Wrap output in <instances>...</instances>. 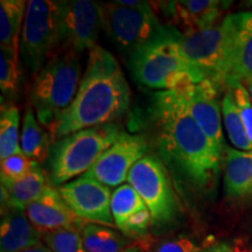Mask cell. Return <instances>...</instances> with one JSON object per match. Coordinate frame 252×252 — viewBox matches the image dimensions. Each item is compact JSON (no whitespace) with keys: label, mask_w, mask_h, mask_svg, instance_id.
Wrapping results in <instances>:
<instances>
[{"label":"cell","mask_w":252,"mask_h":252,"mask_svg":"<svg viewBox=\"0 0 252 252\" xmlns=\"http://www.w3.org/2000/svg\"><path fill=\"white\" fill-rule=\"evenodd\" d=\"M151 117L162 157L196 188H206L220 172L222 153L188 111L178 91H158L152 96Z\"/></svg>","instance_id":"cell-1"},{"label":"cell","mask_w":252,"mask_h":252,"mask_svg":"<svg viewBox=\"0 0 252 252\" xmlns=\"http://www.w3.org/2000/svg\"><path fill=\"white\" fill-rule=\"evenodd\" d=\"M130 103V87L117 60L108 50L96 46L90 50L74 100L50 127L53 139L60 140L84 128L112 124L127 112Z\"/></svg>","instance_id":"cell-2"},{"label":"cell","mask_w":252,"mask_h":252,"mask_svg":"<svg viewBox=\"0 0 252 252\" xmlns=\"http://www.w3.org/2000/svg\"><path fill=\"white\" fill-rule=\"evenodd\" d=\"M179 35V32L173 31L169 35L132 53L128 67L134 80L163 91H179L207 80L184 55Z\"/></svg>","instance_id":"cell-3"},{"label":"cell","mask_w":252,"mask_h":252,"mask_svg":"<svg viewBox=\"0 0 252 252\" xmlns=\"http://www.w3.org/2000/svg\"><path fill=\"white\" fill-rule=\"evenodd\" d=\"M124 133L121 126L112 123L84 128L55 141L47 159L49 182L62 186L88 172Z\"/></svg>","instance_id":"cell-4"},{"label":"cell","mask_w":252,"mask_h":252,"mask_svg":"<svg viewBox=\"0 0 252 252\" xmlns=\"http://www.w3.org/2000/svg\"><path fill=\"white\" fill-rule=\"evenodd\" d=\"M81 61L77 53L53 55L36 74L31 89V100L37 121L52 125L67 110L80 87Z\"/></svg>","instance_id":"cell-5"},{"label":"cell","mask_w":252,"mask_h":252,"mask_svg":"<svg viewBox=\"0 0 252 252\" xmlns=\"http://www.w3.org/2000/svg\"><path fill=\"white\" fill-rule=\"evenodd\" d=\"M149 4L140 1L137 6H124L118 1L100 2L103 31L121 50L132 54L175 31L162 26Z\"/></svg>","instance_id":"cell-6"},{"label":"cell","mask_w":252,"mask_h":252,"mask_svg":"<svg viewBox=\"0 0 252 252\" xmlns=\"http://www.w3.org/2000/svg\"><path fill=\"white\" fill-rule=\"evenodd\" d=\"M234 21L231 14L226 15L220 23L189 35H179V46L190 63L204 75L207 80L225 86L226 68ZM226 87V86H225Z\"/></svg>","instance_id":"cell-7"},{"label":"cell","mask_w":252,"mask_h":252,"mask_svg":"<svg viewBox=\"0 0 252 252\" xmlns=\"http://www.w3.org/2000/svg\"><path fill=\"white\" fill-rule=\"evenodd\" d=\"M127 182L140 195L152 215L153 225L172 223L179 215V203L171 176L159 158L146 156L127 176Z\"/></svg>","instance_id":"cell-8"},{"label":"cell","mask_w":252,"mask_h":252,"mask_svg":"<svg viewBox=\"0 0 252 252\" xmlns=\"http://www.w3.org/2000/svg\"><path fill=\"white\" fill-rule=\"evenodd\" d=\"M59 48V33L55 15V1H27L20 50L28 69L37 74Z\"/></svg>","instance_id":"cell-9"},{"label":"cell","mask_w":252,"mask_h":252,"mask_svg":"<svg viewBox=\"0 0 252 252\" xmlns=\"http://www.w3.org/2000/svg\"><path fill=\"white\" fill-rule=\"evenodd\" d=\"M59 48L81 53L96 47L102 26L100 2L90 0L55 1Z\"/></svg>","instance_id":"cell-10"},{"label":"cell","mask_w":252,"mask_h":252,"mask_svg":"<svg viewBox=\"0 0 252 252\" xmlns=\"http://www.w3.org/2000/svg\"><path fill=\"white\" fill-rule=\"evenodd\" d=\"M59 191L71 212L81 220L109 228L116 226L110 188L93 176L86 173L75 181L60 186Z\"/></svg>","instance_id":"cell-11"},{"label":"cell","mask_w":252,"mask_h":252,"mask_svg":"<svg viewBox=\"0 0 252 252\" xmlns=\"http://www.w3.org/2000/svg\"><path fill=\"white\" fill-rule=\"evenodd\" d=\"M149 144L143 135L124 133L97 160L87 174L108 187L122 185L131 169L146 157Z\"/></svg>","instance_id":"cell-12"},{"label":"cell","mask_w":252,"mask_h":252,"mask_svg":"<svg viewBox=\"0 0 252 252\" xmlns=\"http://www.w3.org/2000/svg\"><path fill=\"white\" fill-rule=\"evenodd\" d=\"M220 88L222 87H220L215 82L204 80L200 83L179 90L178 93L184 98L188 111L193 116L197 125L213 141L217 150L223 154L224 139H223L219 100V91Z\"/></svg>","instance_id":"cell-13"},{"label":"cell","mask_w":252,"mask_h":252,"mask_svg":"<svg viewBox=\"0 0 252 252\" xmlns=\"http://www.w3.org/2000/svg\"><path fill=\"white\" fill-rule=\"evenodd\" d=\"M159 4L162 14L182 35L215 26L222 13V2L216 0H180Z\"/></svg>","instance_id":"cell-14"},{"label":"cell","mask_w":252,"mask_h":252,"mask_svg":"<svg viewBox=\"0 0 252 252\" xmlns=\"http://www.w3.org/2000/svg\"><path fill=\"white\" fill-rule=\"evenodd\" d=\"M24 213L42 232L65 228L82 229L86 225L84 220L75 215L63 201L59 189H55L52 185L47 188L46 193L35 202L31 203Z\"/></svg>","instance_id":"cell-15"},{"label":"cell","mask_w":252,"mask_h":252,"mask_svg":"<svg viewBox=\"0 0 252 252\" xmlns=\"http://www.w3.org/2000/svg\"><path fill=\"white\" fill-rule=\"evenodd\" d=\"M49 186L50 184H48L45 173L41 171L39 165L20 180L1 179V206L2 208L5 206L6 212H25L31 203L35 202L46 193Z\"/></svg>","instance_id":"cell-16"},{"label":"cell","mask_w":252,"mask_h":252,"mask_svg":"<svg viewBox=\"0 0 252 252\" xmlns=\"http://www.w3.org/2000/svg\"><path fill=\"white\" fill-rule=\"evenodd\" d=\"M43 232L28 220L26 214L8 210L0 225V252H21L41 243Z\"/></svg>","instance_id":"cell-17"},{"label":"cell","mask_w":252,"mask_h":252,"mask_svg":"<svg viewBox=\"0 0 252 252\" xmlns=\"http://www.w3.org/2000/svg\"><path fill=\"white\" fill-rule=\"evenodd\" d=\"M224 189L229 197L247 200L252 197V151L225 147Z\"/></svg>","instance_id":"cell-18"},{"label":"cell","mask_w":252,"mask_h":252,"mask_svg":"<svg viewBox=\"0 0 252 252\" xmlns=\"http://www.w3.org/2000/svg\"><path fill=\"white\" fill-rule=\"evenodd\" d=\"M250 76H252V33L239 31L235 25L230 45L225 86L228 87L232 82H243Z\"/></svg>","instance_id":"cell-19"},{"label":"cell","mask_w":252,"mask_h":252,"mask_svg":"<svg viewBox=\"0 0 252 252\" xmlns=\"http://www.w3.org/2000/svg\"><path fill=\"white\" fill-rule=\"evenodd\" d=\"M27 2L24 0L0 1V45L19 53Z\"/></svg>","instance_id":"cell-20"},{"label":"cell","mask_w":252,"mask_h":252,"mask_svg":"<svg viewBox=\"0 0 252 252\" xmlns=\"http://www.w3.org/2000/svg\"><path fill=\"white\" fill-rule=\"evenodd\" d=\"M50 138L41 127L32 109L24 115L23 130L20 134V147L25 156L37 163L48 159L50 151Z\"/></svg>","instance_id":"cell-21"},{"label":"cell","mask_w":252,"mask_h":252,"mask_svg":"<svg viewBox=\"0 0 252 252\" xmlns=\"http://www.w3.org/2000/svg\"><path fill=\"white\" fill-rule=\"evenodd\" d=\"M81 235L87 252H122L130 247L126 236L105 225L87 223Z\"/></svg>","instance_id":"cell-22"},{"label":"cell","mask_w":252,"mask_h":252,"mask_svg":"<svg viewBox=\"0 0 252 252\" xmlns=\"http://www.w3.org/2000/svg\"><path fill=\"white\" fill-rule=\"evenodd\" d=\"M223 123L231 144L239 151H252V144L245 131L241 113L238 111L234 94L230 88H226L224 96L220 102Z\"/></svg>","instance_id":"cell-23"},{"label":"cell","mask_w":252,"mask_h":252,"mask_svg":"<svg viewBox=\"0 0 252 252\" xmlns=\"http://www.w3.org/2000/svg\"><path fill=\"white\" fill-rule=\"evenodd\" d=\"M146 209V203L130 184L119 186L112 193L111 213L116 228L121 229L130 217Z\"/></svg>","instance_id":"cell-24"},{"label":"cell","mask_w":252,"mask_h":252,"mask_svg":"<svg viewBox=\"0 0 252 252\" xmlns=\"http://www.w3.org/2000/svg\"><path fill=\"white\" fill-rule=\"evenodd\" d=\"M20 113L17 106L2 105L0 115V159L4 160L12 154L20 152Z\"/></svg>","instance_id":"cell-25"},{"label":"cell","mask_w":252,"mask_h":252,"mask_svg":"<svg viewBox=\"0 0 252 252\" xmlns=\"http://www.w3.org/2000/svg\"><path fill=\"white\" fill-rule=\"evenodd\" d=\"M81 230L65 228L43 232L42 241L53 252H87Z\"/></svg>","instance_id":"cell-26"},{"label":"cell","mask_w":252,"mask_h":252,"mask_svg":"<svg viewBox=\"0 0 252 252\" xmlns=\"http://www.w3.org/2000/svg\"><path fill=\"white\" fill-rule=\"evenodd\" d=\"M20 80L19 53L0 47V88L5 96H14Z\"/></svg>","instance_id":"cell-27"},{"label":"cell","mask_w":252,"mask_h":252,"mask_svg":"<svg viewBox=\"0 0 252 252\" xmlns=\"http://www.w3.org/2000/svg\"><path fill=\"white\" fill-rule=\"evenodd\" d=\"M39 165L36 161L25 156L23 151L12 154L11 157L1 160V179L7 180H20L31 173L34 167Z\"/></svg>","instance_id":"cell-28"},{"label":"cell","mask_w":252,"mask_h":252,"mask_svg":"<svg viewBox=\"0 0 252 252\" xmlns=\"http://www.w3.org/2000/svg\"><path fill=\"white\" fill-rule=\"evenodd\" d=\"M226 88L232 90L245 131L252 144V97L242 82H232Z\"/></svg>","instance_id":"cell-29"},{"label":"cell","mask_w":252,"mask_h":252,"mask_svg":"<svg viewBox=\"0 0 252 252\" xmlns=\"http://www.w3.org/2000/svg\"><path fill=\"white\" fill-rule=\"evenodd\" d=\"M151 225H153L152 215H151L150 210L146 209L130 217L119 230L126 237L135 238L147 234Z\"/></svg>","instance_id":"cell-30"},{"label":"cell","mask_w":252,"mask_h":252,"mask_svg":"<svg viewBox=\"0 0 252 252\" xmlns=\"http://www.w3.org/2000/svg\"><path fill=\"white\" fill-rule=\"evenodd\" d=\"M200 249L196 247L191 239L180 237L175 239H169V241L162 242L159 247L157 248L156 252H198Z\"/></svg>","instance_id":"cell-31"},{"label":"cell","mask_w":252,"mask_h":252,"mask_svg":"<svg viewBox=\"0 0 252 252\" xmlns=\"http://www.w3.org/2000/svg\"><path fill=\"white\" fill-rule=\"evenodd\" d=\"M236 27L239 31L252 33V9L247 12H241V13L231 14Z\"/></svg>","instance_id":"cell-32"},{"label":"cell","mask_w":252,"mask_h":252,"mask_svg":"<svg viewBox=\"0 0 252 252\" xmlns=\"http://www.w3.org/2000/svg\"><path fill=\"white\" fill-rule=\"evenodd\" d=\"M21 252H53V251L50 250V249L47 247L46 244L40 243L37 245H34V247H32V248H28V249H26V250H24Z\"/></svg>","instance_id":"cell-33"},{"label":"cell","mask_w":252,"mask_h":252,"mask_svg":"<svg viewBox=\"0 0 252 252\" xmlns=\"http://www.w3.org/2000/svg\"><path fill=\"white\" fill-rule=\"evenodd\" d=\"M198 252H232V250L229 247H226V245H217V247L207 249V250H202Z\"/></svg>","instance_id":"cell-34"},{"label":"cell","mask_w":252,"mask_h":252,"mask_svg":"<svg viewBox=\"0 0 252 252\" xmlns=\"http://www.w3.org/2000/svg\"><path fill=\"white\" fill-rule=\"evenodd\" d=\"M242 83L244 84V87L247 88V90L249 91V94H250V96L252 97V76L248 77L247 80H244Z\"/></svg>","instance_id":"cell-35"},{"label":"cell","mask_w":252,"mask_h":252,"mask_svg":"<svg viewBox=\"0 0 252 252\" xmlns=\"http://www.w3.org/2000/svg\"><path fill=\"white\" fill-rule=\"evenodd\" d=\"M122 252H143V250L139 247H135V245H130L127 249H125L124 251Z\"/></svg>","instance_id":"cell-36"}]
</instances>
